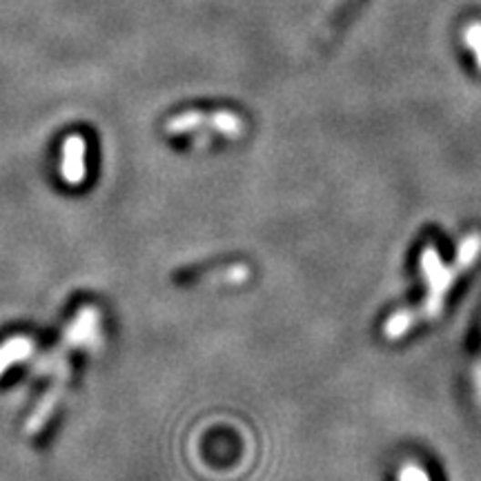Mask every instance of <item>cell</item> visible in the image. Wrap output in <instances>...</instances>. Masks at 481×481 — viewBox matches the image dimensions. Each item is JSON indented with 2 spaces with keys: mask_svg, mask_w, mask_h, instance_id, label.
Segmentation results:
<instances>
[{
  "mask_svg": "<svg viewBox=\"0 0 481 481\" xmlns=\"http://www.w3.org/2000/svg\"><path fill=\"white\" fill-rule=\"evenodd\" d=\"M481 254V234H470L461 240L457 259L453 265H444L439 259V252L435 245H425L421 252V272L425 279V299L421 301L417 308L399 310L393 314L384 325V334L390 341H397L405 333L421 323V321H433L444 312L445 294L450 292L453 283L457 281L470 265L477 261Z\"/></svg>",
  "mask_w": 481,
  "mask_h": 481,
  "instance_id": "obj_1",
  "label": "cell"
},
{
  "mask_svg": "<svg viewBox=\"0 0 481 481\" xmlns=\"http://www.w3.org/2000/svg\"><path fill=\"white\" fill-rule=\"evenodd\" d=\"M365 3H368V0H341L337 7H334V12L330 14L328 20L323 23V27L314 34L319 47H328V45H333L339 36H343V32L354 23V18L359 16L361 9L365 7Z\"/></svg>",
  "mask_w": 481,
  "mask_h": 481,
  "instance_id": "obj_2",
  "label": "cell"
},
{
  "mask_svg": "<svg viewBox=\"0 0 481 481\" xmlns=\"http://www.w3.org/2000/svg\"><path fill=\"white\" fill-rule=\"evenodd\" d=\"M461 40L466 43V47L470 49V54L475 56V63L481 69V23L479 20H473L468 27L461 32Z\"/></svg>",
  "mask_w": 481,
  "mask_h": 481,
  "instance_id": "obj_3",
  "label": "cell"
},
{
  "mask_svg": "<svg viewBox=\"0 0 481 481\" xmlns=\"http://www.w3.org/2000/svg\"><path fill=\"white\" fill-rule=\"evenodd\" d=\"M399 481H430V477L421 466L408 464L399 470Z\"/></svg>",
  "mask_w": 481,
  "mask_h": 481,
  "instance_id": "obj_4",
  "label": "cell"
}]
</instances>
